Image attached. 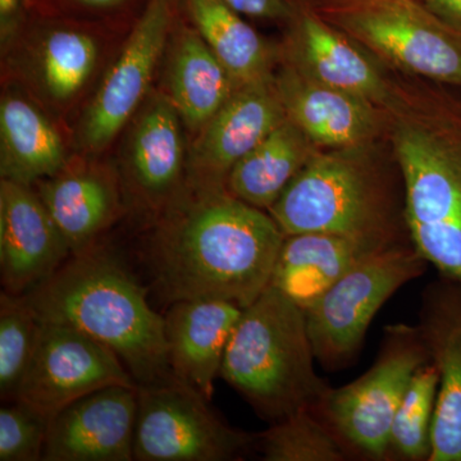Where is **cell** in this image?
Returning a JSON list of instances; mask_svg holds the SVG:
<instances>
[{
    "label": "cell",
    "mask_w": 461,
    "mask_h": 461,
    "mask_svg": "<svg viewBox=\"0 0 461 461\" xmlns=\"http://www.w3.org/2000/svg\"><path fill=\"white\" fill-rule=\"evenodd\" d=\"M438 384V371L432 362L412 375L393 418L388 459L429 461Z\"/></svg>",
    "instance_id": "28"
},
{
    "label": "cell",
    "mask_w": 461,
    "mask_h": 461,
    "mask_svg": "<svg viewBox=\"0 0 461 461\" xmlns=\"http://www.w3.org/2000/svg\"><path fill=\"white\" fill-rule=\"evenodd\" d=\"M382 249L386 248L336 233L286 236L271 285L306 312L342 276Z\"/></svg>",
    "instance_id": "24"
},
{
    "label": "cell",
    "mask_w": 461,
    "mask_h": 461,
    "mask_svg": "<svg viewBox=\"0 0 461 461\" xmlns=\"http://www.w3.org/2000/svg\"><path fill=\"white\" fill-rule=\"evenodd\" d=\"M281 63L311 80L360 96L381 107L390 94L391 72L353 39L295 0L285 23Z\"/></svg>",
    "instance_id": "15"
},
{
    "label": "cell",
    "mask_w": 461,
    "mask_h": 461,
    "mask_svg": "<svg viewBox=\"0 0 461 461\" xmlns=\"http://www.w3.org/2000/svg\"><path fill=\"white\" fill-rule=\"evenodd\" d=\"M375 147L320 149L269 208L282 232L336 233L382 248L411 242L402 175Z\"/></svg>",
    "instance_id": "4"
},
{
    "label": "cell",
    "mask_w": 461,
    "mask_h": 461,
    "mask_svg": "<svg viewBox=\"0 0 461 461\" xmlns=\"http://www.w3.org/2000/svg\"><path fill=\"white\" fill-rule=\"evenodd\" d=\"M315 362L304 309L269 285L242 309L224 351L220 377L262 420L276 423L314 408L329 391Z\"/></svg>",
    "instance_id": "5"
},
{
    "label": "cell",
    "mask_w": 461,
    "mask_h": 461,
    "mask_svg": "<svg viewBox=\"0 0 461 461\" xmlns=\"http://www.w3.org/2000/svg\"><path fill=\"white\" fill-rule=\"evenodd\" d=\"M180 8L236 87L275 76L281 62L280 44L267 41L224 0H180Z\"/></svg>",
    "instance_id": "25"
},
{
    "label": "cell",
    "mask_w": 461,
    "mask_h": 461,
    "mask_svg": "<svg viewBox=\"0 0 461 461\" xmlns=\"http://www.w3.org/2000/svg\"><path fill=\"white\" fill-rule=\"evenodd\" d=\"M242 16L285 25L291 17L295 0H224Z\"/></svg>",
    "instance_id": "32"
},
{
    "label": "cell",
    "mask_w": 461,
    "mask_h": 461,
    "mask_svg": "<svg viewBox=\"0 0 461 461\" xmlns=\"http://www.w3.org/2000/svg\"><path fill=\"white\" fill-rule=\"evenodd\" d=\"M159 71L157 87L177 109L191 136L218 113L236 90L227 69L181 8Z\"/></svg>",
    "instance_id": "22"
},
{
    "label": "cell",
    "mask_w": 461,
    "mask_h": 461,
    "mask_svg": "<svg viewBox=\"0 0 461 461\" xmlns=\"http://www.w3.org/2000/svg\"><path fill=\"white\" fill-rule=\"evenodd\" d=\"M72 254L99 244L127 209L117 166L75 153L56 175L33 185Z\"/></svg>",
    "instance_id": "16"
},
{
    "label": "cell",
    "mask_w": 461,
    "mask_h": 461,
    "mask_svg": "<svg viewBox=\"0 0 461 461\" xmlns=\"http://www.w3.org/2000/svg\"><path fill=\"white\" fill-rule=\"evenodd\" d=\"M32 14L30 0H0V42L5 44Z\"/></svg>",
    "instance_id": "33"
},
{
    "label": "cell",
    "mask_w": 461,
    "mask_h": 461,
    "mask_svg": "<svg viewBox=\"0 0 461 461\" xmlns=\"http://www.w3.org/2000/svg\"><path fill=\"white\" fill-rule=\"evenodd\" d=\"M427 266L405 242L375 251L335 282L305 312L317 362L330 371L353 362L382 306Z\"/></svg>",
    "instance_id": "9"
},
{
    "label": "cell",
    "mask_w": 461,
    "mask_h": 461,
    "mask_svg": "<svg viewBox=\"0 0 461 461\" xmlns=\"http://www.w3.org/2000/svg\"><path fill=\"white\" fill-rule=\"evenodd\" d=\"M242 313L224 300H182L168 306L165 336L173 375L187 382L211 402L224 351Z\"/></svg>",
    "instance_id": "23"
},
{
    "label": "cell",
    "mask_w": 461,
    "mask_h": 461,
    "mask_svg": "<svg viewBox=\"0 0 461 461\" xmlns=\"http://www.w3.org/2000/svg\"><path fill=\"white\" fill-rule=\"evenodd\" d=\"M276 85L288 120L315 147H366L384 138V109L369 100L311 80L281 62Z\"/></svg>",
    "instance_id": "20"
},
{
    "label": "cell",
    "mask_w": 461,
    "mask_h": 461,
    "mask_svg": "<svg viewBox=\"0 0 461 461\" xmlns=\"http://www.w3.org/2000/svg\"><path fill=\"white\" fill-rule=\"evenodd\" d=\"M390 72L384 138L402 175L409 240L461 284V87Z\"/></svg>",
    "instance_id": "2"
},
{
    "label": "cell",
    "mask_w": 461,
    "mask_h": 461,
    "mask_svg": "<svg viewBox=\"0 0 461 461\" xmlns=\"http://www.w3.org/2000/svg\"><path fill=\"white\" fill-rule=\"evenodd\" d=\"M41 321L38 345L18 390V402L50 420L94 391L139 386L108 346L68 324Z\"/></svg>",
    "instance_id": "13"
},
{
    "label": "cell",
    "mask_w": 461,
    "mask_h": 461,
    "mask_svg": "<svg viewBox=\"0 0 461 461\" xmlns=\"http://www.w3.org/2000/svg\"><path fill=\"white\" fill-rule=\"evenodd\" d=\"M208 403L176 375L139 384L133 460H240L257 447L258 435L233 429Z\"/></svg>",
    "instance_id": "11"
},
{
    "label": "cell",
    "mask_w": 461,
    "mask_h": 461,
    "mask_svg": "<svg viewBox=\"0 0 461 461\" xmlns=\"http://www.w3.org/2000/svg\"><path fill=\"white\" fill-rule=\"evenodd\" d=\"M138 387L109 386L67 405L50 420L45 461H131Z\"/></svg>",
    "instance_id": "18"
},
{
    "label": "cell",
    "mask_w": 461,
    "mask_h": 461,
    "mask_svg": "<svg viewBox=\"0 0 461 461\" xmlns=\"http://www.w3.org/2000/svg\"><path fill=\"white\" fill-rule=\"evenodd\" d=\"M72 256L32 185L0 180V281L3 291L25 295Z\"/></svg>",
    "instance_id": "17"
},
{
    "label": "cell",
    "mask_w": 461,
    "mask_h": 461,
    "mask_svg": "<svg viewBox=\"0 0 461 461\" xmlns=\"http://www.w3.org/2000/svg\"><path fill=\"white\" fill-rule=\"evenodd\" d=\"M149 0H30L32 12L96 21L130 29Z\"/></svg>",
    "instance_id": "31"
},
{
    "label": "cell",
    "mask_w": 461,
    "mask_h": 461,
    "mask_svg": "<svg viewBox=\"0 0 461 461\" xmlns=\"http://www.w3.org/2000/svg\"><path fill=\"white\" fill-rule=\"evenodd\" d=\"M266 461H344L351 456L341 438L314 411L305 408L258 433Z\"/></svg>",
    "instance_id": "27"
},
{
    "label": "cell",
    "mask_w": 461,
    "mask_h": 461,
    "mask_svg": "<svg viewBox=\"0 0 461 461\" xmlns=\"http://www.w3.org/2000/svg\"><path fill=\"white\" fill-rule=\"evenodd\" d=\"M130 29L32 12L2 45V83L17 85L72 130Z\"/></svg>",
    "instance_id": "6"
},
{
    "label": "cell",
    "mask_w": 461,
    "mask_h": 461,
    "mask_svg": "<svg viewBox=\"0 0 461 461\" xmlns=\"http://www.w3.org/2000/svg\"><path fill=\"white\" fill-rule=\"evenodd\" d=\"M74 154L71 129L17 85L2 83V180L33 186L59 172Z\"/></svg>",
    "instance_id": "21"
},
{
    "label": "cell",
    "mask_w": 461,
    "mask_h": 461,
    "mask_svg": "<svg viewBox=\"0 0 461 461\" xmlns=\"http://www.w3.org/2000/svg\"><path fill=\"white\" fill-rule=\"evenodd\" d=\"M391 71L461 87V27L423 0H306Z\"/></svg>",
    "instance_id": "7"
},
{
    "label": "cell",
    "mask_w": 461,
    "mask_h": 461,
    "mask_svg": "<svg viewBox=\"0 0 461 461\" xmlns=\"http://www.w3.org/2000/svg\"><path fill=\"white\" fill-rule=\"evenodd\" d=\"M149 288L102 242L72 254L26 295L42 321L68 324L108 346L138 384L172 377L165 315Z\"/></svg>",
    "instance_id": "3"
},
{
    "label": "cell",
    "mask_w": 461,
    "mask_h": 461,
    "mask_svg": "<svg viewBox=\"0 0 461 461\" xmlns=\"http://www.w3.org/2000/svg\"><path fill=\"white\" fill-rule=\"evenodd\" d=\"M41 318L25 295L0 294V396L14 402L32 364Z\"/></svg>",
    "instance_id": "29"
},
{
    "label": "cell",
    "mask_w": 461,
    "mask_h": 461,
    "mask_svg": "<svg viewBox=\"0 0 461 461\" xmlns=\"http://www.w3.org/2000/svg\"><path fill=\"white\" fill-rule=\"evenodd\" d=\"M318 150L287 118L233 167L227 190L242 202L268 212Z\"/></svg>",
    "instance_id": "26"
},
{
    "label": "cell",
    "mask_w": 461,
    "mask_h": 461,
    "mask_svg": "<svg viewBox=\"0 0 461 461\" xmlns=\"http://www.w3.org/2000/svg\"><path fill=\"white\" fill-rule=\"evenodd\" d=\"M437 16L461 27V0H423Z\"/></svg>",
    "instance_id": "34"
},
{
    "label": "cell",
    "mask_w": 461,
    "mask_h": 461,
    "mask_svg": "<svg viewBox=\"0 0 461 461\" xmlns=\"http://www.w3.org/2000/svg\"><path fill=\"white\" fill-rule=\"evenodd\" d=\"M148 229L150 287L168 306L214 299L247 308L271 285L286 238L268 212L227 189L185 187Z\"/></svg>",
    "instance_id": "1"
},
{
    "label": "cell",
    "mask_w": 461,
    "mask_h": 461,
    "mask_svg": "<svg viewBox=\"0 0 461 461\" xmlns=\"http://www.w3.org/2000/svg\"><path fill=\"white\" fill-rule=\"evenodd\" d=\"M123 132L115 166L127 209L148 227L184 193L190 135L177 109L157 86Z\"/></svg>",
    "instance_id": "12"
},
{
    "label": "cell",
    "mask_w": 461,
    "mask_h": 461,
    "mask_svg": "<svg viewBox=\"0 0 461 461\" xmlns=\"http://www.w3.org/2000/svg\"><path fill=\"white\" fill-rule=\"evenodd\" d=\"M50 420L32 406L8 402L0 409V461H39L44 456Z\"/></svg>",
    "instance_id": "30"
},
{
    "label": "cell",
    "mask_w": 461,
    "mask_h": 461,
    "mask_svg": "<svg viewBox=\"0 0 461 461\" xmlns=\"http://www.w3.org/2000/svg\"><path fill=\"white\" fill-rule=\"evenodd\" d=\"M180 0H149L72 127L75 153L102 157L153 90Z\"/></svg>",
    "instance_id": "10"
},
{
    "label": "cell",
    "mask_w": 461,
    "mask_h": 461,
    "mask_svg": "<svg viewBox=\"0 0 461 461\" xmlns=\"http://www.w3.org/2000/svg\"><path fill=\"white\" fill-rule=\"evenodd\" d=\"M429 362L418 326H388L371 368L345 386L330 387L314 411L335 430L351 455L387 460L397 408L412 375Z\"/></svg>",
    "instance_id": "8"
},
{
    "label": "cell",
    "mask_w": 461,
    "mask_h": 461,
    "mask_svg": "<svg viewBox=\"0 0 461 461\" xmlns=\"http://www.w3.org/2000/svg\"><path fill=\"white\" fill-rule=\"evenodd\" d=\"M417 326L439 375L429 461H461V284L429 285Z\"/></svg>",
    "instance_id": "19"
},
{
    "label": "cell",
    "mask_w": 461,
    "mask_h": 461,
    "mask_svg": "<svg viewBox=\"0 0 461 461\" xmlns=\"http://www.w3.org/2000/svg\"><path fill=\"white\" fill-rule=\"evenodd\" d=\"M287 120L272 77L236 87L226 104L191 136L186 189H227L233 167Z\"/></svg>",
    "instance_id": "14"
}]
</instances>
